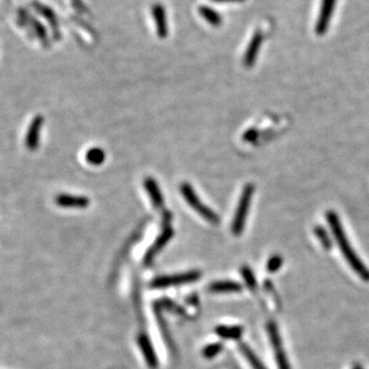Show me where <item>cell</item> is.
<instances>
[{"mask_svg":"<svg viewBox=\"0 0 369 369\" xmlns=\"http://www.w3.org/2000/svg\"><path fill=\"white\" fill-rule=\"evenodd\" d=\"M267 331L269 335V339L272 345V349L274 351L276 363L279 369H291L288 357L286 356L283 342H282V338L278 329L277 324L273 321L269 322L267 325Z\"/></svg>","mask_w":369,"mask_h":369,"instance_id":"4","label":"cell"},{"mask_svg":"<svg viewBox=\"0 0 369 369\" xmlns=\"http://www.w3.org/2000/svg\"><path fill=\"white\" fill-rule=\"evenodd\" d=\"M200 276H201L200 272L193 271V272L178 274V275H173V276L159 277L152 282L151 286L153 288H166L172 285L191 283V282L199 280Z\"/></svg>","mask_w":369,"mask_h":369,"instance_id":"5","label":"cell"},{"mask_svg":"<svg viewBox=\"0 0 369 369\" xmlns=\"http://www.w3.org/2000/svg\"><path fill=\"white\" fill-rule=\"evenodd\" d=\"M326 220L331 229L334 239L346 262L353 269V271L364 281L369 282V269L364 265L363 260L358 256L357 252L352 247L348 236H346L342 225L340 223L339 216L333 210L326 212Z\"/></svg>","mask_w":369,"mask_h":369,"instance_id":"1","label":"cell"},{"mask_svg":"<svg viewBox=\"0 0 369 369\" xmlns=\"http://www.w3.org/2000/svg\"><path fill=\"white\" fill-rule=\"evenodd\" d=\"M239 348H240V351H241L242 355L248 361V363L250 364L252 369H267V367L262 362H260L258 357L252 352V350L249 348L247 344L240 343Z\"/></svg>","mask_w":369,"mask_h":369,"instance_id":"16","label":"cell"},{"mask_svg":"<svg viewBox=\"0 0 369 369\" xmlns=\"http://www.w3.org/2000/svg\"><path fill=\"white\" fill-rule=\"evenodd\" d=\"M315 234L317 236V238L319 239V241L321 242V244L323 245V247L326 249V250H329L331 249L332 247V240L331 238L327 232V230L325 229L324 227L322 226H317L315 228Z\"/></svg>","mask_w":369,"mask_h":369,"instance_id":"20","label":"cell"},{"mask_svg":"<svg viewBox=\"0 0 369 369\" xmlns=\"http://www.w3.org/2000/svg\"><path fill=\"white\" fill-rule=\"evenodd\" d=\"M56 203L61 207L86 208L90 204V199L85 196H73V195L61 194L57 196Z\"/></svg>","mask_w":369,"mask_h":369,"instance_id":"9","label":"cell"},{"mask_svg":"<svg viewBox=\"0 0 369 369\" xmlns=\"http://www.w3.org/2000/svg\"><path fill=\"white\" fill-rule=\"evenodd\" d=\"M172 236H173V229L170 226L166 225L165 228L163 229L162 233L158 236L155 243L152 245V247L147 251L146 256H145V264L146 265H150L152 263V260L154 259V257L157 255V253L159 251H161L162 248L169 242V240L171 239Z\"/></svg>","mask_w":369,"mask_h":369,"instance_id":"7","label":"cell"},{"mask_svg":"<svg viewBox=\"0 0 369 369\" xmlns=\"http://www.w3.org/2000/svg\"><path fill=\"white\" fill-rule=\"evenodd\" d=\"M215 3H243L245 0H213Z\"/></svg>","mask_w":369,"mask_h":369,"instance_id":"26","label":"cell"},{"mask_svg":"<svg viewBox=\"0 0 369 369\" xmlns=\"http://www.w3.org/2000/svg\"><path fill=\"white\" fill-rule=\"evenodd\" d=\"M282 265H283V258H282V256L276 254L270 257V259L268 260L267 270L270 273H276L278 270H280Z\"/></svg>","mask_w":369,"mask_h":369,"instance_id":"22","label":"cell"},{"mask_svg":"<svg viewBox=\"0 0 369 369\" xmlns=\"http://www.w3.org/2000/svg\"><path fill=\"white\" fill-rule=\"evenodd\" d=\"M30 24L35 32V34L41 39V40H47V30L46 28L42 26L41 23L36 20V19H30Z\"/></svg>","mask_w":369,"mask_h":369,"instance_id":"24","label":"cell"},{"mask_svg":"<svg viewBox=\"0 0 369 369\" xmlns=\"http://www.w3.org/2000/svg\"><path fill=\"white\" fill-rule=\"evenodd\" d=\"M181 192L183 194L185 200L188 202V204L195 211H197L203 219H205L208 223H210L212 225H219L220 224V216L200 201V199L198 198L196 193L194 192V189L190 184H188V183L182 184Z\"/></svg>","mask_w":369,"mask_h":369,"instance_id":"3","label":"cell"},{"mask_svg":"<svg viewBox=\"0 0 369 369\" xmlns=\"http://www.w3.org/2000/svg\"><path fill=\"white\" fill-rule=\"evenodd\" d=\"M86 161L93 165H100L105 161V152L100 148H93L86 152Z\"/></svg>","mask_w":369,"mask_h":369,"instance_id":"19","label":"cell"},{"mask_svg":"<svg viewBox=\"0 0 369 369\" xmlns=\"http://www.w3.org/2000/svg\"><path fill=\"white\" fill-rule=\"evenodd\" d=\"M144 187L148 192L149 196L151 198L152 203H153L155 208H161L163 206L164 200L160 188L157 182L153 178H146L144 182Z\"/></svg>","mask_w":369,"mask_h":369,"instance_id":"10","label":"cell"},{"mask_svg":"<svg viewBox=\"0 0 369 369\" xmlns=\"http://www.w3.org/2000/svg\"><path fill=\"white\" fill-rule=\"evenodd\" d=\"M199 13L203 17V19H205L211 26L218 27L222 24L223 20H222L221 15L216 11L212 10L211 8L207 6H201L199 8Z\"/></svg>","mask_w":369,"mask_h":369,"instance_id":"17","label":"cell"},{"mask_svg":"<svg viewBox=\"0 0 369 369\" xmlns=\"http://www.w3.org/2000/svg\"><path fill=\"white\" fill-rule=\"evenodd\" d=\"M139 344L140 348L144 354V357L147 361V364L151 369H155L158 366L157 356L155 355L153 346L151 344V341L145 334H141L139 336Z\"/></svg>","mask_w":369,"mask_h":369,"instance_id":"11","label":"cell"},{"mask_svg":"<svg viewBox=\"0 0 369 369\" xmlns=\"http://www.w3.org/2000/svg\"><path fill=\"white\" fill-rule=\"evenodd\" d=\"M33 7H34V10L39 15H41L43 18H45L49 22L51 27H52V29H53V31H54L55 36L56 37H59L60 36L59 22H58V19H57V16H56L55 12L51 8H49V7L45 6V5H42V4L38 3V2H34L33 3Z\"/></svg>","mask_w":369,"mask_h":369,"instance_id":"12","label":"cell"},{"mask_svg":"<svg viewBox=\"0 0 369 369\" xmlns=\"http://www.w3.org/2000/svg\"><path fill=\"white\" fill-rule=\"evenodd\" d=\"M152 15H153L156 29L159 37L164 38L167 35V22H166V16L165 11L161 5H154L153 9H152Z\"/></svg>","mask_w":369,"mask_h":369,"instance_id":"13","label":"cell"},{"mask_svg":"<svg viewBox=\"0 0 369 369\" xmlns=\"http://www.w3.org/2000/svg\"><path fill=\"white\" fill-rule=\"evenodd\" d=\"M336 0H322L320 13L316 22V33L320 36L324 35L329 28L330 21L334 12Z\"/></svg>","mask_w":369,"mask_h":369,"instance_id":"6","label":"cell"},{"mask_svg":"<svg viewBox=\"0 0 369 369\" xmlns=\"http://www.w3.org/2000/svg\"><path fill=\"white\" fill-rule=\"evenodd\" d=\"M209 290L212 292H239L242 290V286L239 283L233 281H219L210 284Z\"/></svg>","mask_w":369,"mask_h":369,"instance_id":"14","label":"cell"},{"mask_svg":"<svg viewBox=\"0 0 369 369\" xmlns=\"http://www.w3.org/2000/svg\"><path fill=\"white\" fill-rule=\"evenodd\" d=\"M253 193H254V186L252 184H247L242 191L241 197L239 202H238V206L232 224V232L234 235L239 236L244 230Z\"/></svg>","mask_w":369,"mask_h":369,"instance_id":"2","label":"cell"},{"mask_svg":"<svg viewBox=\"0 0 369 369\" xmlns=\"http://www.w3.org/2000/svg\"><path fill=\"white\" fill-rule=\"evenodd\" d=\"M223 350V345L221 343H213L207 345L203 350V356L207 359H212Z\"/></svg>","mask_w":369,"mask_h":369,"instance_id":"23","label":"cell"},{"mask_svg":"<svg viewBox=\"0 0 369 369\" xmlns=\"http://www.w3.org/2000/svg\"><path fill=\"white\" fill-rule=\"evenodd\" d=\"M215 332L223 338L239 339L243 334V328L241 326H219Z\"/></svg>","mask_w":369,"mask_h":369,"instance_id":"18","label":"cell"},{"mask_svg":"<svg viewBox=\"0 0 369 369\" xmlns=\"http://www.w3.org/2000/svg\"><path fill=\"white\" fill-rule=\"evenodd\" d=\"M42 125V118L36 117L29 128L28 136H27V146L30 150H35L38 145V139H39V130Z\"/></svg>","mask_w":369,"mask_h":369,"instance_id":"15","label":"cell"},{"mask_svg":"<svg viewBox=\"0 0 369 369\" xmlns=\"http://www.w3.org/2000/svg\"><path fill=\"white\" fill-rule=\"evenodd\" d=\"M354 369H363L362 367H360V366H356Z\"/></svg>","mask_w":369,"mask_h":369,"instance_id":"27","label":"cell"},{"mask_svg":"<svg viewBox=\"0 0 369 369\" xmlns=\"http://www.w3.org/2000/svg\"><path fill=\"white\" fill-rule=\"evenodd\" d=\"M241 274H242V277L245 281L246 285L248 286V288L254 289L256 287V280H255V276L253 272L251 271V269L245 266L241 269Z\"/></svg>","mask_w":369,"mask_h":369,"instance_id":"21","label":"cell"},{"mask_svg":"<svg viewBox=\"0 0 369 369\" xmlns=\"http://www.w3.org/2000/svg\"><path fill=\"white\" fill-rule=\"evenodd\" d=\"M264 40V35L260 31H256L247 47L243 58V64L246 68H251L256 62L257 55L259 53V49L262 47V43Z\"/></svg>","mask_w":369,"mask_h":369,"instance_id":"8","label":"cell"},{"mask_svg":"<svg viewBox=\"0 0 369 369\" xmlns=\"http://www.w3.org/2000/svg\"><path fill=\"white\" fill-rule=\"evenodd\" d=\"M257 136H258V133L256 129H249L244 134L243 139L246 142H254L257 139Z\"/></svg>","mask_w":369,"mask_h":369,"instance_id":"25","label":"cell"}]
</instances>
